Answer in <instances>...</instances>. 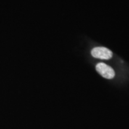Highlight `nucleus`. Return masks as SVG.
Instances as JSON below:
<instances>
[{
	"label": "nucleus",
	"mask_w": 129,
	"mask_h": 129,
	"mask_svg": "<svg viewBox=\"0 0 129 129\" xmlns=\"http://www.w3.org/2000/svg\"><path fill=\"white\" fill-rule=\"evenodd\" d=\"M91 53L94 57L105 60H109L112 57V51L108 48L104 47H98L93 48Z\"/></svg>",
	"instance_id": "obj_1"
},
{
	"label": "nucleus",
	"mask_w": 129,
	"mask_h": 129,
	"mask_svg": "<svg viewBox=\"0 0 129 129\" xmlns=\"http://www.w3.org/2000/svg\"><path fill=\"white\" fill-rule=\"evenodd\" d=\"M96 69L97 72L101 76L106 79H112L115 76V72L114 69L104 63H99L97 64Z\"/></svg>",
	"instance_id": "obj_2"
}]
</instances>
